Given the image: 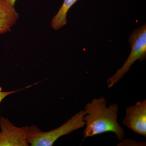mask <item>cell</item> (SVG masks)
<instances>
[{"label":"cell","mask_w":146,"mask_h":146,"mask_svg":"<svg viewBox=\"0 0 146 146\" xmlns=\"http://www.w3.org/2000/svg\"><path fill=\"white\" fill-rule=\"evenodd\" d=\"M84 110L76 113L59 127L50 131H42L35 125L29 127L27 141L31 146H52L60 137L85 126Z\"/></svg>","instance_id":"2"},{"label":"cell","mask_w":146,"mask_h":146,"mask_svg":"<svg viewBox=\"0 0 146 146\" xmlns=\"http://www.w3.org/2000/svg\"><path fill=\"white\" fill-rule=\"evenodd\" d=\"M0 146H28L29 126L18 127L8 118L0 117Z\"/></svg>","instance_id":"4"},{"label":"cell","mask_w":146,"mask_h":146,"mask_svg":"<svg viewBox=\"0 0 146 146\" xmlns=\"http://www.w3.org/2000/svg\"><path fill=\"white\" fill-rule=\"evenodd\" d=\"M106 105V99L101 97L94 99L85 106L83 141L87 137L109 132L115 133L118 140H123L125 132L118 123V105L114 104L108 107Z\"/></svg>","instance_id":"1"},{"label":"cell","mask_w":146,"mask_h":146,"mask_svg":"<svg viewBox=\"0 0 146 146\" xmlns=\"http://www.w3.org/2000/svg\"><path fill=\"white\" fill-rule=\"evenodd\" d=\"M131 51L122 67L118 70L107 81L108 88L112 87L129 71L136 60H145L146 58V26L145 24L133 31L129 39Z\"/></svg>","instance_id":"3"},{"label":"cell","mask_w":146,"mask_h":146,"mask_svg":"<svg viewBox=\"0 0 146 146\" xmlns=\"http://www.w3.org/2000/svg\"><path fill=\"white\" fill-rule=\"evenodd\" d=\"M78 0H64L63 5L57 14L52 18L51 26L53 29L58 30L66 25L67 16L68 11Z\"/></svg>","instance_id":"7"},{"label":"cell","mask_w":146,"mask_h":146,"mask_svg":"<svg viewBox=\"0 0 146 146\" xmlns=\"http://www.w3.org/2000/svg\"><path fill=\"white\" fill-rule=\"evenodd\" d=\"M5 1L7 2L10 5L14 7L16 0H5Z\"/></svg>","instance_id":"9"},{"label":"cell","mask_w":146,"mask_h":146,"mask_svg":"<svg viewBox=\"0 0 146 146\" xmlns=\"http://www.w3.org/2000/svg\"><path fill=\"white\" fill-rule=\"evenodd\" d=\"M19 18L14 7L5 0H0V35L10 31Z\"/></svg>","instance_id":"6"},{"label":"cell","mask_w":146,"mask_h":146,"mask_svg":"<svg viewBox=\"0 0 146 146\" xmlns=\"http://www.w3.org/2000/svg\"><path fill=\"white\" fill-rule=\"evenodd\" d=\"M123 123L135 133L146 137V100L127 108Z\"/></svg>","instance_id":"5"},{"label":"cell","mask_w":146,"mask_h":146,"mask_svg":"<svg viewBox=\"0 0 146 146\" xmlns=\"http://www.w3.org/2000/svg\"><path fill=\"white\" fill-rule=\"evenodd\" d=\"M36 84V83H35L34 84H32V85L27 86L26 87H25V88H23V89L15 90V91H7V92H3V91H2V87L0 86V103H1V102L6 97H7L9 95L14 94V93H16V92H18V91H21V90H23V89H27L29 87L35 85Z\"/></svg>","instance_id":"8"}]
</instances>
